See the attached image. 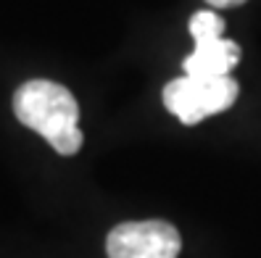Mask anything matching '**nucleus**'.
<instances>
[{
	"label": "nucleus",
	"instance_id": "f257e3e1",
	"mask_svg": "<svg viewBox=\"0 0 261 258\" xmlns=\"http://www.w3.org/2000/svg\"><path fill=\"white\" fill-rule=\"evenodd\" d=\"M13 113L24 127L45 137L56 153L74 156L82 148L80 105L64 84L29 79L13 93Z\"/></svg>",
	"mask_w": 261,
	"mask_h": 258
},
{
	"label": "nucleus",
	"instance_id": "f03ea898",
	"mask_svg": "<svg viewBox=\"0 0 261 258\" xmlns=\"http://www.w3.org/2000/svg\"><path fill=\"white\" fill-rule=\"evenodd\" d=\"M240 87L232 77H179L164 87V105L182 124H198L206 116L232 108Z\"/></svg>",
	"mask_w": 261,
	"mask_h": 258
},
{
	"label": "nucleus",
	"instance_id": "7ed1b4c3",
	"mask_svg": "<svg viewBox=\"0 0 261 258\" xmlns=\"http://www.w3.org/2000/svg\"><path fill=\"white\" fill-rule=\"evenodd\" d=\"M195 50L182 61L188 77H229L240 61V45L224 40V21L214 11H198L188 24Z\"/></svg>",
	"mask_w": 261,
	"mask_h": 258
},
{
	"label": "nucleus",
	"instance_id": "20e7f679",
	"mask_svg": "<svg viewBox=\"0 0 261 258\" xmlns=\"http://www.w3.org/2000/svg\"><path fill=\"white\" fill-rule=\"evenodd\" d=\"M182 240L177 226L161 219L124 221L106 237L109 258H177Z\"/></svg>",
	"mask_w": 261,
	"mask_h": 258
},
{
	"label": "nucleus",
	"instance_id": "39448f33",
	"mask_svg": "<svg viewBox=\"0 0 261 258\" xmlns=\"http://www.w3.org/2000/svg\"><path fill=\"white\" fill-rule=\"evenodd\" d=\"M206 3L214 6V8H235V6L245 3V0H206Z\"/></svg>",
	"mask_w": 261,
	"mask_h": 258
}]
</instances>
